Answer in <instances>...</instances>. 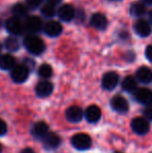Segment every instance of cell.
Here are the masks:
<instances>
[{"label":"cell","instance_id":"cell-28","mask_svg":"<svg viewBox=\"0 0 152 153\" xmlns=\"http://www.w3.org/2000/svg\"><path fill=\"white\" fill-rule=\"evenodd\" d=\"M7 131V126H6V123L3 121L2 119H0V135H4Z\"/></svg>","mask_w":152,"mask_h":153},{"label":"cell","instance_id":"cell-32","mask_svg":"<svg viewBox=\"0 0 152 153\" xmlns=\"http://www.w3.org/2000/svg\"><path fill=\"white\" fill-rule=\"evenodd\" d=\"M21 153H35V151H33L31 148H25L24 150H22Z\"/></svg>","mask_w":152,"mask_h":153},{"label":"cell","instance_id":"cell-24","mask_svg":"<svg viewBox=\"0 0 152 153\" xmlns=\"http://www.w3.org/2000/svg\"><path fill=\"white\" fill-rule=\"evenodd\" d=\"M27 12H28V10H27V7L23 3H17L13 7V14L16 15L17 18L25 16L27 14Z\"/></svg>","mask_w":152,"mask_h":153},{"label":"cell","instance_id":"cell-29","mask_svg":"<svg viewBox=\"0 0 152 153\" xmlns=\"http://www.w3.org/2000/svg\"><path fill=\"white\" fill-rule=\"evenodd\" d=\"M26 1L29 6H31V7H37V6H39L42 3L43 0H26Z\"/></svg>","mask_w":152,"mask_h":153},{"label":"cell","instance_id":"cell-15","mask_svg":"<svg viewBox=\"0 0 152 153\" xmlns=\"http://www.w3.org/2000/svg\"><path fill=\"white\" fill-rule=\"evenodd\" d=\"M82 109L79 106H76V105H73V106H70L69 108L66 111V117L69 120L70 122H79L81 119H82Z\"/></svg>","mask_w":152,"mask_h":153},{"label":"cell","instance_id":"cell-30","mask_svg":"<svg viewBox=\"0 0 152 153\" xmlns=\"http://www.w3.org/2000/svg\"><path fill=\"white\" fill-rule=\"evenodd\" d=\"M146 57L148 59V61L152 62V45H149L146 49Z\"/></svg>","mask_w":152,"mask_h":153},{"label":"cell","instance_id":"cell-1","mask_svg":"<svg viewBox=\"0 0 152 153\" xmlns=\"http://www.w3.org/2000/svg\"><path fill=\"white\" fill-rule=\"evenodd\" d=\"M24 45L26 49L35 55H40L44 52L45 44L37 36H27L24 39Z\"/></svg>","mask_w":152,"mask_h":153},{"label":"cell","instance_id":"cell-10","mask_svg":"<svg viewBox=\"0 0 152 153\" xmlns=\"http://www.w3.org/2000/svg\"><path fill=\"white\" fill-rule=\"evenodd\" d=\"M43 143H44V146L48 149H54V148H57L61 144V137L56 134V133L53 132H49L43 137Z\"/></svg>","mask_w":152,"mask_h":153},{"label":"cell","instance_id":"cell-34","mask_svg":"<svg viewBox=\"0 0 152 153\" xmlns=\"http://www.w3.org/2000/svg\"><path fill=\"white\" fill-rule=\"evenodd\" d=\"M149 18H150V21L152 22V10H151L150 13H149Z\"/></svg>","mask_w":152,"mask_h":153},{"label":"cell","instance_id":"cell-26","mask_svg":"<svg viewBox=\"0 0 152 153\" xmlns=\"http://www.w3.org/2000/svg\"><path fill=\"white\" fill-rule=\"evenodd\" d=\"M5 47L10 51H16L19 49V42L16 38L10 36L5 40Z\"/></svg>","mask_w":152,"mask_h":153},{"label":"cell","instance_id":"cell-18","mask_svg":"<svg viewBox=\"0 0 152 153\" xmlns=\"http://www.w3.org/2000/svg\"><path fill=\"white\" fill-rule=\"evenodd\" d=\"M136 78L143 83H149L152 81V71L148 67H141L136 71Z\"/></svg>","mask_w":152,"mask_h":153},{"label":"cell","instance_id":"cell-20","mask_svg":"<svg viewBox=\"0 0 152 153\" xmlns=\"http://www.w3.org/2000/svg\"><path fill=\"white\" fill-rule=\"evenodd\" d=\"M16 66V61L10 54H3L0 56V68L2 70H10Z\"/></svg>","mask_w":152,"mask_h":153},{"label":"cell","instance_id":"cell-37","mask_svg":"<svg viewBox=\"0 0 152 153\" xmlns=\"http://www.w3.org/2000/svg\"><path fill=\"white\" fill-rule=\"evenodd\" d=\"M116 153H121V152H116Z\"/></svg>","mask_w":152,"mask_h":153},{"label":"cell","instance_id":"cell-5","mask_svg":"<svg viewBox=\"0 0 152 153\" xmlns=\"http://www.w3.org/2000/svg\"><path fill=\"white\" fill-rule=\"evenodd\" d=\"M119 82V76L115 72H108L102 77V87L105 90H114Z\"/></svg>","mask_w":152,"mask_h":153},{"label":"cell","instance_id":"cell-17","mask_svg":"<svg viewBox=\"0 0 152 153\" xmlns=\"http://www.w3.org/2000/svg\"><path fill=\"white\" fill-rule=\"evenodd\" d=\"M42 20H41L39 17L36 16H31L28 17L25 22V27L31 32H38L42 29Z\"/></svg>","mask_w":152,"mask_h":153},{"label":"cell","instance_id":"cell-35","mask_svg":"<svg viewBox=\"0 0 152 153\" xmlns=\"http://www.w3.org/2000/svg\"><path fill=\"white\" fill-rule=\"evenodd\" d=\"M0 153H1V145H0Z\"/></svg>","mask_w":152,"mask_h":153},{"label":"cell","instance_id":"cell-25","mask_svg":"<svg viewBox=\"0 0 152 153\" xmlns=\"http://www.w3.org/2000/svg\"><path fill=\"white\" fill-rule=\"evenodd\" d=\"M41 12H42V14L44 15L45 17H48V18H51V17L55 16V14H56L55 6L50 3L45 4V5L42 7V10H41Z\"/></svg>","mask_w":152,"mask_h":153},{"label":"cell","instance_id":"cell-36","mask_svg":"<svg viewBox=\"0 0 152 153\" xmlns=\"http://www.w3.org/2000/svg\"><path fill=\"white\" fill-rule=\"evenodd\" d=\"M0 50H1V44H0Z\"/></svg>","mask_w":152,"mask_h":153},{"label":"cell","instance_id":"cell-12","mask_svg":"<svg viewBox=\"0 0 152 153\" xmlns=\"http://www.w3.org/2000/svg\"><path fill=\"white\" fill-rule=\"evenodd\" d=\"M91 25L93 27H95L96 29H99V30H103L108 26V19L104 16L103 14H100V13H96L92 16L91 18Z\"/></svg>","mask_w":152,"mask_h":153},{"label":"cell","instance_id":"cell-6","mask_svg":"<svg viewBox=\"0 0 152 153\" xmlns=\"http://www.w3.org/2000/svg\"><path fill=\"white\" fill-rule=\"evenodd\" d=\"M57 16L62 21L69 22L75 17V10L71 4H64L57 10Z\"/></svg>","mask_w":152,"mask_h":153},{"label":"cell","instance_id":"cell-23","mask_svg":"<svg viewBox=\"0 0 152 153\" xmlns=\"http://www.w3.org/2000/svg\"><path fill=\"white\" fill-rule=\"evenodd\" d=\"M39 75L43 78H49L52 75V68L50 65L48 64H43L42 66L39 68Z\"/></svg>","mask_w":152,"mask_h":153},{"label":"cell","instance_id":"cell-13","mask_svg":"<svg viewBox=\"0 0 152 153\" xmlns=\"http://www.w3.org/2000/svg\"><path fill=\"white\" fill-rule=\"evenodd\" d=\"M136 99L145 105L152 104V92L149 89H140L136 92Z\"/></svg>","mask_w":152,"mask_h":153},{"label":"cell","instance_id":"cell-22","mask_svg":"<svg viewBox=\"0 0 152 153\" xmlns=\"http://www.w3.org/2000/svg\"><path fill=\"white\" fill-rule=\"evenodd\" d=\"M122 88L126 92H134L136 90V80L132 76H127L122 81Z\"/></svg>","mask_w":152,"mask_h":153},{"label":"cell","instance_id":"cell-3","mask_svg":"<svg viewBox=\"0 0 152 153\" xmlns=\"http://www.w3.org/2000/svg\"><path fill=\"white\" fill-rule=\"evenodd\" d=\"M72 145L78 150H87L91 147L92 140L85 133H77L71 140Z\"/></svg>","mask_w":152,"mask_h":153},{"label":"cell","instance_id":"cell-8","mask_svg":"<svg viewBox=\"0 0 152 153\" xmlns=\"http://www.w3.org/2000/svg\"><path fill=\"white\" fill-rule=\"evenodd\" d=\"M44 31L49 36H57L62 33L63 27L57 21H48L44 26Z\"/></svg>","mask_w":152,"mask_h":153},{"label":"cell","instance_id":"cell-2","mask_svg":"<svg viewBox=\"0 0 152 153\" xmlns=\"http://www.w3.org/2000/svg\"><path fill=\"white\" fill-rule=\"evenodd\" d=\"M28 75H29V70L25 65H16L12 69V72H10L12 79L17 83L24 82L28 78Z\"/></svg>","mask_w":152,"mask_h":153},{"label":"cell","instance_id":"cell-19","mask_svg":"<svg viewBox=\"0 0 152 153\" xmlns=\"http://www.w3.org/2000/svg\"><path fill=\"white\" fill-rule=\"evenodd\" d=\"M48 133V125L45 122H38L33 125V134L35 135L36 137H39V139H43L45 135Z\"/></svg>","mask_w":152,"mask_h":153},{"label":"cell","instance_id":"cell-21","mask_svg":"<svg viewBox=\"0 0 152 153\" xmlns=\"http://www.w3.org/2000/svg\"><path fill=\"white\" fill-rule=\"evenodd\" d=\"M146 13V6L141 2H133L130 6V14L134 17H142Z\"/></svg>","mask_w":152,"mask_h":153},{"label":"cell","instance_id":"cell-27","mask_svg":"<svg viewBox=\"0 0 152 153\" xmlns=\"http://www.w3.org/2000/svg\"><path fill=\"white\" fill-rule=\"evenodd\" d=\"M143 114H144L145 119H146L147 121H148V120H152V106L146 107V108L144 109V111H143Z\"/></svg>","mask_w":152,"mask_h":153},{"label":"cell","instance_id":"cell-16","mask_svg":"<svg viewBox=\"0 0 152 153\" xmlns=\"http://www.w3.org/2000/svg\"><path fill=\"white\" fill-rule=\"evenodd\" d=\"M85 118L89 122L95 123L101 118V109L97 105H90L85 111Z\"/></svg>","mask_w":152,"mask_h":153},{"label":"cell","instance_id":"cell-9","mask_svg":"<svg viewBox=\"0 0 152 153\" xmlns=\"http://www.w3.org/2000/svg\"><path fill=\"white\" fill-rule=\"evenodd\" d=\"M110 104H112V107L115 109L116 111H119V113H125L128 109V102L124 97L120 96V95H117V96H114L110 101Z\"/></svg>","mask_w":152,"mask_h":153},{"label":"cell","instance_id":"cell-31","mask_svg":"<svg viewBox=\"0 0 152 153\" xmlns=\"http://www.w3.org/2000/svg\"><path fill=\"white\" fill-rule=\"evenodd\" d=\"M62 2V0H47V3H50L52 4V5H57V4H59Z\"/></svg>","mask_w":152,"mask_h":153},{"label":"cell","instance_id":"cell-7","mask_svg":"<svg viewBox=\"0 0 152 153\" xmlns=\"http://www.w3.org/2000/svg\"><path fill=\"white\" fill-rule=\"evenodd\" d=\"M6 29L13 34H21L24 30V25L17 17H12L6 21Z\"/></svg>","mask_w":152,"mask_h":153},{"label":"cell","instance_id":"cell-33","mask_svg":"<svg viewBox=\"0 0 152 153\" xmlns=\"http://www.w3.org/2000/svg\"><path fill=\"white\" fill-rule=\"evenodd\" d=\"M142 1L146 4H152V0H142Z\"/></svg>","mask_w":152,"mask_h":153},{"label":"cell","instance_id":"cell-4","mask_svg":"<svg viewBox=\"0 0 152 153\" xmlns=\"http://www.w3.org/2000/svg\"><path fill=\"white\" fill-rule=\"evenodd\" d=\"M131 129L138 134H145L149 131V123L145 118H134L131 121Z\"/></svg>","mask_w":152,"mask_h":153},{"label":"cell","instance_id":"cell-14","mask_svg":"<svg viewBox=\"0 0 152 153\" xmlns=\"http://www.w3.org/2000/svg\"><path fill=\"white\" fill-rule=\"evenodd\" d=\"M53 91V85L49 81H41L36 87V93L39 97H48Z\"/></svg>","mask_w":152,"mask_h":153},{"label":"cell","instance_id":"cell-11","mask_svg":"<svg viewBox=\"0 0 152 153\" xmlns=\"http://www.w3.org/2000/svg\"><path fill=\"white\" fill-rule=\"evenodd\" d=\"M134 31L140 36H148L151 33V26L146 20L140 19L134 23Z\"/></svg>","mask_w":152,"mask_h":153}]
</instances>
